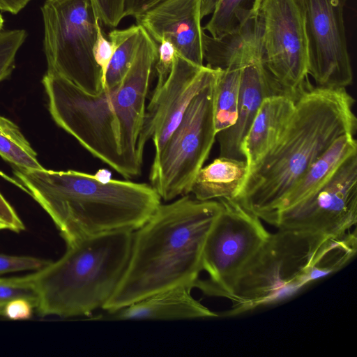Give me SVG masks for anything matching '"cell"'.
<instances>
[{
	"instance_id": "obj_37",
	"label": "cell",
	"mask_w": 357,
	"mask_h": 357,
	"mask_svg": "<svg viewBox=\"0 0 357 357\" xmlns=\"http://www.w3.org/2000/svg\"><path fill=\"white\" fill-rule=\"evenodd\" d=\"M4 24V20L2 15L0 13V31H1Z\"/></svg>"
},
{
	"instance_id": "obj_31",
	"label": "cell",
	"mask_w": 357,
	"mask_h": 357,
	"mask_svg": "<svg viewBox=\"0 0 357 357\" xmlns=\"http://www.w3.org/2000/svg\"><path fill=\"white\" fill-rule=\"evenodd\" d=\"M99 20H97V36L93 46V56L97 64L101 68L103 81L109 63L113 54L114 47L112 42L105 38L100 26Z\"/></svg>"
},
{
	"instance_id": "obj_10",
	"label": "cell",
	"mask_w": 357,
	"mask_h": 357,
	"mask_svg": "<svg viewBox=\"0 0 357 357\" xmlns=\"http://www.w3.org/2000/svg\"><path fill=\"white\" fill-rule=\"evenodd\" d=\"M260 59L287 94L297 97L309 84L303 0H262L257 15Z\"/></svg>"
},
{
	"instance_id": "obj_34",
	"label": "cell",
	"mask_w": 357,
	"mask_h": 357,
	"mask_svg": "<svg viewBox=\"0 0 357 357\" xmlns=\"http://www.w3.org/2000/svg\"><path fill=\"white\" fill-rule=\"evenodd\" d=\"M163 0H126L125 17H134L154 7Z\"/></svg>"
},
{
	"instance_id": "obj_14",
	"label": "cell",
	"mask_w": 357,
	"mask_h": 357,
	"mask_svg": "<svg viewBox=\"0 0 357 357\" xmlns=\"http://www.w3.org/2000/svg\"><path fill=\"white\" fill-rule=\"evenodd\" d=\"M203 1L163 0L135 18L156 43L169 40L177 54L202 66Z\"/></svg>"
},
{
	"instance_id": "obj_12",
	"label": "cell",
	"mask_w": 357,
	"mask_h": 357,
	"mask_svg": "<svg viewBox=\"0 0 357 357\" xmlns=\"http://www.w3.org/2000/svg\"><path fill=\"white\" fill-rule=\"evenodd\" d=\"M307 39V74L317 87L346 88L353 82L344 8L347 0H303Z\"/></svg>"
},
{
	"instance_id": "obj_11",
	"label": "cell",
	"mask_w": 357,
	"mask_h": 357,
	"mask_svg": "<svg viewBox=\"0 0 357 357\" xmlns=\"http://www.w3.org/2000/svg\"><path fill=\"white\" fill-rule=\"evenodd\" d=\"M357 222V153L347 158L329 181L298 204L277 212L268 223L334 236Z\"/></svg>"
},
{
	"instance_id": "obj_4",
	"label": "cell",
	"mask_w": 357,
	"mask_h": 357,
	"mask_svg": "<svg viewBox=\"0 0 357 357\" xmlns=\"http://www.w3.org/2000/svg\"><path fill=\"white\" fill-rule=\"evenodd\" d=\"M22 188L48 213L66 245L116 230L135 231L161 204L150 184L75 170L16 169Z\"/></svg>"
},
{
	"instance_id": "obj_7",
	"label": "cell",
	"mask_w": 357,
	"mask_h": 357,
	"mask_svg": "<svg viewBox=\"0 0 357 357\" xmlns=\"http://www.w3.org/2000/svg\"><path fill=\"white\" fill-rule=\"evenodd\" d=\"M47 71L56 73L91 94L103 89L93 46L96 22L89 0H46L40 8Z\"/></svg>"
},
{
	"instance_id": "obj_18",
	"label": "cell",
	"mask_w": 357,
	"mask_h": 357,
	"mask_svg": "<svg viewBox=\"0 0 357 357\" xmlns=\"http://www.w3.org/2000/svg\"><path fill=\"white\" fill-rule=\"evenodd\" d=\"M256 17L218 38L204 32L202 50L206 66L216 70L243 68L261 59Z\"/></svg>"
},
{
	"instance_id": "obj_16",
	"label": "cell",
	"mask_w": 357,
	"mask_h": 357,
	"mask_svg": "<svg viewBox=\"0 0 357 357\" xmlns=\"http://www.w3.org/2000/svg\"><path fill=\"white\" fill-rule=\"evenodd\" d=\"M193 285H180L162 291L96 319L176 320L215 317L212 312L191 294Z\"/></svg>"
},
{
	"instance_id": "obj_19",
	"label": "cell",
	"mask_w": 357,
	"mask_h": 357,
	"mask_svg": "<svg viewBox=\"0 0 357 357\" xmlns=\"http://www.w3.org/2000/svg\"><path fill=\"white\" fill-rule=\"evenodd\" d=\"M248 174L246 160L219 156L200 169L190 193L200 201L236 199Z\"/></svg>"
},
{
	"instance_id": "obj_15",
	"label": "cell",
	"mask_w": 357,
	"mask_h": 357,
	"mask_svg": "<svg viewBox=\"0 0 357 357\" xmlns=\"http://www.w3.org/2000/svg\"><path fill=\"white\" fill-rule=\"evenodd\" d=\"M280 93H285L265 68L261 59L242 68L236 121L232 126L216 135L220 156L245 159L243 142L263 100Z\"/></svg>"
},
{
	"instance_id": "obj_33",
	"label": "cell",
	"mask_w": 357,
	"mask_h": 357,
	"mask_svg": "<svg viewBox=\"0 0 357 357\" xmlns=\"http://www.w3.org/2000/svg\"><path fill=\"white\" fill-rule=\"evenodd\" d=\"M0 220L3 221L10 230L20 232L24 229V225L15 210L0 193Z\"/></svg>"
},
{
	"instance_id": "obj_27",
	"label": "cell",
	"mask_w": 357,
	"mask_h": 357,
	"mask_svg": "<svg viewBox=\"0 0 357 357\" xmlns=\"http://www.w3.org/2000/svg\"><path fill=\"white\" fill-rule=\"evenodd\" d=\"M26 37L24 29L0 31V81L12 73L17 52Z\"/></svg>"
},
{
	"instance_id": "obj_21",
	"label": "cell",
	"mask_w": 357,
	"mask_h": 357,
	"mask_svg": "<svg viewBox=\"0 0 357 357\" xmlns=\"http://www.w3.org/2000/svg\"><path fill=\"white\" fill-rule=\"evenodd\" d=\"M262 0H204L203 17L212 16L203 27L215 38L234 32L256 17Z\"/></svg>"
},
{
	"instance_id": "obj_17",
	"label": "cell",
	"mask_w": 357,
	"mask_h": 357,
	"mask_svg": "<svg viewBox=\"0 0 357 357\" xmlns=\"http://www.w3.org/2000/svg\"><path fill=\"white\" fill-rule=\"evenodd\" d=\"M296 98L289 94L280 93L263 100L242 144L249 171L282 136L293 115Z\"/></svg>"
},
{
	"instance_id": "obj_1",
	"label": "cell",
	"mask_w": 357,
	"mask_h": 357,
	"mask_svg": "<svg viewBox=\"0 0 357 357\" xmlns=\"http://www.w3.org/2000/svg\"><path fill=\"white\" fill-rule=\"evenodd\" d=\"M157 57L158 43L142 28L134 61L114 88L91 94L56 73L47 70L43 78L56 124L126 178L142 172L143 160L138 155L137 142Z\"/></svg>"
},
{
	"instance_id": "obj_36",
	"label": "cell",
	"mask_w": 357,
	"mask_h": 357,
	"mask_svg": "<svg viewBox=\"0 0 357 357\" xmlns=\"http://www.w3.org/2000/svg\"><path fill=\"white\" fill-rule=\"evenodd\" d=\"M9 229L8 226L1 220H0V230Z\"/></svg>"
},
{
	"instance_id": "obj_5",
	"label": "cell",
	"mask_w": 357,
	"mask_h": 357,
	"mask_svg": "<svg viewBox=\"0 0 357 357\" xmlns=\"http://www.w3.org/2000/svg\"><path fill=\"white\" fill-rule=\"evenodd\" d=\"M133 232L112 231L67 245L60 259L32 273L38 314L68 318L102 309L126 271Z\"/></svg>"
},
{
	"instance_id": "obj_20",
	"label": "cell",
	"mask_w": 357,
	"mask_h": 357,
	"mask_svg": "<svg viewBox=\"0 0 357 357\" xmlns=\"http://www.w3.org/2000/svg\"><path fill=\"white\" fill-rule=\"evenodd\" d=\"M354 136L346 134L338 137L310 165L293 186L273 216L277 212L291 207L301 202L326 184L341 164L350 155L357 153V142Z\"/></svg>"
},
{
	"instance_id": "obj_8",
	"label": "cell",
	"mask_w": 357,
	"mask_h": 357,
	"mask_svg": "<svg viewBox=\"0 0 357 357\" xmlns=\"http://www.w3.org/2000/svg\"><path fill=\"white\" fill-rule=\"evenodd\" d=\"M218 71L191 100L178 126L154 155L150 185L165 202L190 192L216 139L214 102Z\"/></svg>"
},
{
	"instance_id": "obj_24",
	"label": "cell",
	"mask_w": 357,
	"mask_h": 357,
	"mask_svg": "<svg viewBox=\"0 0 357 357\" xmlns=\"http://www.w3.org/2000/svg\"><path fill=\"white\" fill-rule=\"evenodd\" d=\"M242 68L219 70L216 79L214 123L216 133L232 126L237 119Z\"/></svg>"
},
{
	"instance_id": "obj_6",
	"label": "cell",
	"mask_w": 357,
	"mask_h": 357,
	"mask_svg": "<svg viewBox=\"0 0 357 357\" xmlns=\"http://www.w3.org/2000/svg\"><path fill=\"white\" fill-rule=\"evenodd\" d=\"M327 237L294 229L270 234L236 278L227 298L233 305L226 315L273 304L306 286L308 268Z\"/></svg>"
},
{
	"instance_id": "obj_28",
	"label": "cell",
	"mask_w": 357,
	"mask_h": 357,
	"mask_svg": "<svg viewBox=\"0 0 357 357\" xmlns=\"http://www.w3.org/2000/svg\"><path fill=\"white\" fill-rule=\"evenodd\" d=\"M95 15L105 26L116 27L125 17L126 0H89Z\"/></svg>"
},
{
	"instance_id": "obj_30",
	"label": "cell",
	"mask_w": 357,
	"mask_h": 357,
	"mask_svg": "<svg viewBox=\"0 0 357 357\" xmlns=\"http://www.w3.org/2000/svg\"><path fill=\"white\" fill-rule=\"evenodd\" d=\"M158 45V57L154 64L157 75L155 88L160 87L167 78L176 53L174 45L169 40H162Z\"/></svg>"
},
{
	"instance_id": "obj_3",
	"label": "cell",
	"mask_w": 357,
	"mask_h": 357,
	"mask_svg": "<svg viewBox=\"0 0 357 357\" xmlns=\"http://www.w3.org/2000/svg\"><path fill=\"white\" fill-rule=\"evenodd\" d=\"M354 103L346 88L312 87L309 83L296 97L282 136L249 171L235 200L268 222L310 165L338 137L356 135Z\"/></svg>"
},
{
	"instance_id": "obj_25",
	"label": "cell",
	"mask_w": 357,
	"mask_h": 357,
	"mask_svg": "<svg viewBox=\"0 0 357 357\" xmlns=\"http://www.w3.org/2000/svg\"><path fill=\"white\" fill-rule=\"evenodd\" d=\"M0 155L20 170L41 169L37 155L18 126L0 116Z\"/></svg>"
},
{
	"instance_id": "obj_26",
	"label": "cell",
	"mask_w": 357,
	"mask_h": 357,
	"mask_svg": "<svg viewBox=\"0 0 357 357\" xmlns=\"http://www.w3.org/2000/svg\"><path fill=\"white\" fill-rule=\"evenodd\" d=\"M18 298L28 299L36 308L37 294L32 273L20 277L0 278V315L3 316L5 307L10 301Z\"/></svg>"
},
{
	"instance_id": "obj_29",
	"label": "cell",
	"mask_w": 357,
	"mask_h": 357,
	"mask_svg": "<svg viewBox=\"0 0 357 357\" xmlns=\"http://www.w3.org/2000/svg\"><path fill=\"white\" fill-rule=\"evenodd\" d=\"M50 262V261L33 257L0 254V275L22 271H38Z\"/></svg>"
},
{
	"instance_id": "obj_13",
	"label": "cell",
	"mask_w": 357,
	"mask_h": 357,
	"mask_svg": "<svg viewBox=\"0 0 357 357\" xmlns=\"http://www.w3.org/2000/svg\"><path fill=\"white\" fill-rule=\"evenodd\" d=\"M218 70L197 66L176 53L172 70L164 83L155 88L146 107L137 142L143 160L144 146L151 139L157 155L180 123L194 97L216 75Z\"/></svg>"
},
{
	"instance_id": "obj_9",
	"label": "cell",
	"mask_w": 357,
	"mask_h": 357,
	"mask_svg": "<svg viewBox=\"0 0 357 357\" xmlns=\"http://www.w3.org/2000/svg\"><path fill=\"white\" fill-rule=\"evenodd\" d=\"M222 209L205 239L202 270L208 280L195 287L206 294L228 298L241 271L269 236L260 219L235 199H218Z\"/></svg>"
},
{
	"instance_id": "obj_23",
	"label": "cell",
	"mask_w": 357,
	"mask_h": 357,
	"mask_svg": "<svg viewBox=\"0 0 357 357\" xmlns=\"http://www.w3.org/2000/svg\"><path fill=\"white\" fill-rule=\"evenodd\" d=\"M142 31V26L136 24L109 33L114 51L104 77L103 89H113L122 82L135 57Z\"/></svg>"
},
{
	"instance_id": "obj_2",
	"label": "cell",
	"mask_w": 357,
	"mask_h": 357,
	"mask_svg": "<svg viewBox=\"0 0 357 357\" xmlns=\"http://www.w3.org/2000/svg\"><path fill=\"white\" fill-rule=\"evenodd\" d=\"M221 209L220 201H200L188 195L160 204L134 231L126 271L102 309L114 312L177 286L195 287L203 271L205 239Z\"/></svg>"
},
{
	"instance_id": "obj_35",
	"label": "cell",
	"mask_w": 357,
	"mask_h": 357,
	"mask_svg": "<svg viewBox=\"0 0 357 357\" xmlns=\"http://www.w3.org/2000/svg\"><path fill=\"white\" fill-rule=\"evenodd\" d=\"M31 0H0V10L15 15Z\"/></svg>"
},
{
	"instance_id": "obj_32",
	"label": "cell",
	"mask_w": 357,
	"mask_h": 357,
	"mask_svg": "<svg viewBox=\"0 0 357 357\" xmlns=\"http://www.w3.org/2000/svg\"><path fill=\"white\" fill-rule=\"evenodd\" d=\"M34 307L33 304L26 298H15L6 305L3 316L12 320L28 319L31 317Z\"/></svg>"
},
{
	"instance_id": "obj_22",
	"label": "cell",
	"mask_w": 357,
	"mask_h": 357,
	"mask_svg": "<svg viewBox=\"0 0 357 357\" xmlns=\"http://www.w3.org/2000/svg\"><path fill=\"white\" fill-rule=\"evenodd\" d=\"M356 251V230L328 236L318 249L308 268L307 284L338 271L350 261Z\"/></svg>"
}]
</instances>
